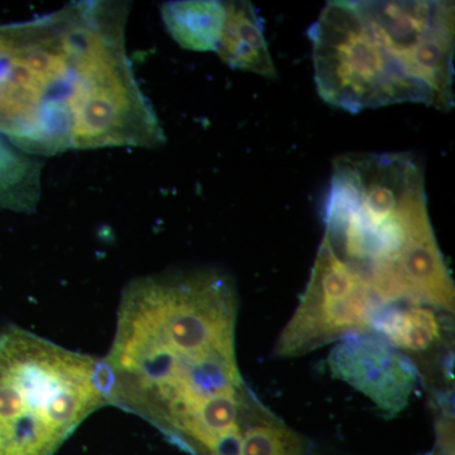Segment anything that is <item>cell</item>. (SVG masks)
Listing matches in <instances>:
<instances>
[{
    "mask_svg": "<svg viewBox=\"0 0 455 455\" xmlns=\"http://www.w3.org/2000/svg\"><path fill=\"white\" fill-rule=\"evenodd\" d=\"M103 406L101 359L20 326L0 331V455H53Z\"/></svg>",
    "mask_w": 455,
    "mask_h": 455,
    "instance_id": "3",
    "label": "cell"
},
{
    "mask_svg": "<svg viewBox=\"0 0 455 455\" xmlns=\"http://www.w3.org/2000/svg\"><path fill=\"white\" fill-rule=\"evenodd\" d=\"M364 17L407 76L439 109L453 107L454 5L449 2H359Z\"/></svg>",
    "mask_w": 455,
    "mask_h": 455,
    "instance_id": "6",
    "label": "cell"
},
{
    "mask_svg": "<svg viewBox=\"0 0 455 455\" xmlns=\"http://www.w3.org/2000/svg\"><path fill=\"white\" fill-rule=\"evenodd\" d=\"M40 156L28 154L0 134V211L32 214L41 199Z\"/></svg>",
    "mask_w": 455,
    "mask_h": 455,
    "instance_id": "11",
    "label": "cell"
},
{
    "mask_svg": "<svg viewBox=\"0 0 455 455\" xmlns=\"http://www.w3.org/2000/svg\"><path fill=\"white\" fill-rule=\"evenodd\" d=\"M449 314L421 305H388L374 320L372 333L418 363L439 357L448 347Z\"/></svg>",
    "mask_w": 455,
    "mask_h": 455,
    "instance_id": "8",
    "label": "cell"
},
{
    "mask_svg": "<svg viewBox=\"0 0 455 455\" xmlns=\"http://www.w3.org/2000/svg\"><path fill=\"white\" fill-rule=\"evenodd\" d=\"M160 12L167 32L182 49L199 52L217 50L226 22V2H166Z\"/></svg>",
    "mask_w": 455,
    "mask_h": 455,
    "instance_id": "10",
    "label": "cell"
},
{
    "mask_svg": "<svg viewBox=\"0 0 455 455\" xmlns=\"http://www.w3.org/2000/svg\"><path fill=\"white\" fill-rule=\"evenodd\" d=\"M328 367L331 376L363 394L390 418L406 409L420 383L414 362L374 333L338 340Z\"/></svg>",
    "mask_w": 455,
    "mask_h": 455,
    "instance_id": "7",
    "label": "cell"
},
{
    "mask_svg": "<svg viewBox=\"0 0 455 455\" xmlns=\"http://www.w3.org/2000/svg\"><path fill=\"white\" fill-rule=\"evenodd\" d=\"M324 239L386 305L447 302L454 283L427 212L423 169L407 154L333 163Z\"/></svg>",
    "mask_w": 455,
    "mask_h": 455,
    "instance_id": "2",
    "label": "cell"
},
{
    "mask_svg": "<svg viewBox=\"0 0 455 455\" xmlns=\"http://www.w3.org/2000/svg\"><path fill=\"white\" fill-rule=\"evenodd\" d=\"M427 455H454L453 438H449V436H440L438 448H436L433 453Z\"/></svg>",
    "mask_w": 455,
    "mask_h": 455,
    "instance_id": "12",
    "label": "cell"
},
{
    "mask_svg": "<svg viewBox=\"0 0 455 455\" xmlns=\"http://www.w3.org/2000/svg\"><path fill=\"white\" fill-rule=\"evenodd\" d=\"M386 307L367 278L323 238L309 283L278 335L275 355L300 357L348 335L372 333L374 320Z\"/></svg>",
    "mask_w": 455,
    "mask_h": 455,
    "instance_id": "5",
    "label": "cell"
},
{
    "mask_svg": "<svg viewBox=\"0 0 455 455\" xmlns=\"http://www.w3.org/2000/svg\"><path fill=\"white\" fill-rule=\"evenodd\" d=\"M307 36L317 92L329 106L353 114L400 103L435 107L383 46L359 2H329Z\"/></svg>",
    "mask_w": 455,
    "mask_h": 455,
    "instance_id": "4",
    "label": "cell"
},
{
    "mask_svg": "<svg viewBox=\"0 0 455 455\" xmlns=\"http://www.w3.org/2000/svg\"><path fill=\"white\" fill-rule=\"evenodd\" d=\"M226 22L215 52L235 70L260 76H277L263 25L251 2H226Z\"/></svg>",
    "mask_w": 455,
    "mask_h": 455,
    "instance_id": "9",
    "label": "cell"
},
{
    "mask_svg": "<svg viewBox=\"0 0 455 455\" xmlns=\"http://www.w3.org/2000/svg\"><path fill=\"white\" fill-rule=\"evenodd\" d=\"M238 307L235 281L220 269L131 281L101 359L108 403L184 447L204 421L250 388L236 359Z\"/></svg>",
    "mask_w": 455,
    "mask_h": 455,
    "instance_id": "1",
    "label": "cell"
}]
</instances>
